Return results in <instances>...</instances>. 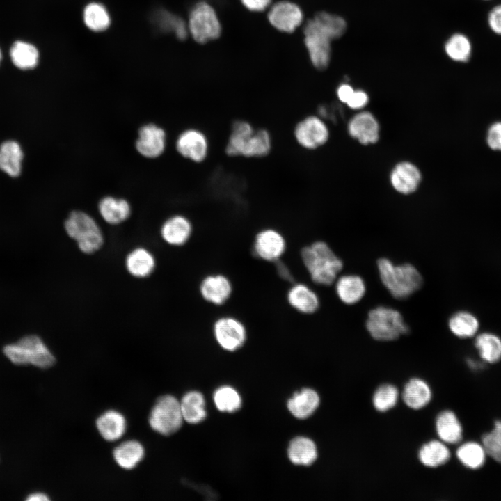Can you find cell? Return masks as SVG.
<instances>
[{
    "mask_svg": "<svg viewBox=\"0 0 501 501\" xmlns=\"http://www.w3.org/2000/svg\"><path fill=\"white\" fill-rule=\"evenodd\" d=\"M10 56L15 66L23 70L33 69L40 59L38 48L31 43L21 40L13 44Z\"/></svg>",
    "mask_w": 501,
    "mask_h": 501,
    "instance_id": "836d02e7",
    "label": "cell"
},
{
    "mask_svg": "<svg viewBox=\"0 0 501 501\" xmlns=\"http://www.w3.org/2000/svg\"><path fill=\"white\" fill-rule=\"evenodd\" d=\"M365 326L370 335L379 341L395 340L409 331L401 314L384 305L377 306L369 312Z\"/></svg>",
    "mask_w": 501,
    "mask_h": 501,
    "instance_id": "8992f818",
    "label": "cell"
},
{
    "mask_svg": "<svg viewBox=\"0 0 501 501\" xmlns=\"http://www.w3.org/2000/svg\"><path fill=\"white\" fill-rule=\"evenodd\" d=\"M166 148V133L160 126L148 123L138 131L135 148L140 155L147 159H156Z\"/></svg>",
    "mask_w": 501,
    "mask_h": 501,
    "instance_id": "7c38bea8",
    "label": "cell"
},
{
    "mask_svg": "<svg viewBox=\"0 0 501 501\" xmlns=\"http://www.w3.org/2000/svg\"><path fill=\"white\" fill-rule=\"evenodd\" d=\"M447 56L452 60L465 62L468 60L471 47L468 39L463 35L456 33L452 35L445 45Z\"/></svg>",
    "mask_w": 501,
    "mask_h": 501,
    "instance_id": "ab89813d",
    "label": "cell"
},
{
    "mask_svg": "<svg viewBox=\"0 0 501 501\" xmlns=\"http://www.w3.org/2000/svg\"><path fill=\"white\" fill-rule=\"evenodd\" d=\"M1 49H0V62H1Z\"/></svg>",
    "mask_w": 501,
    "mask_h": 501,
    "instance_id": "f907efd6",
    "label": "cell"
},
{
    "mask_svg": "<svg viewBox=\"0 0 501 501\" xmlns=\"http://www.w3.org/2000/svg\"><path fill=\"white\" fill-rule=\"evenodd\" d=\"M244 6L252 11H262L270 4L271 0H241Z\"/></svg>",
    "mask_w": 501,
    "mask_h": 501,
    "instance_id": "bcb514c9",
    "label": "cell"
},
{
    "mask_svg": "<svg viewBox=\"0 0 501 501\" xmlns=\"http://www.w3.org/2000/svg\"><path fill=\"white\" fill-rule=\"evenodd\" d=\"M337 296L344 303L355 304L362 299L366 292L363 279L357 275H344L335 284Z\"/></svg>",
    "mask_w": 501,
    "mask_h": 501,
    "instance_id": "d4e9b609",
    "label": "cell"
},
{
    "mask_svg": "<svg viewBox=\"0 0 501 501\" xmlns=\"http://www.w3.org/2000/svg\"><path fill=\"white\" fill-rule=\"evenodd\" d=\"M349 134L362 144L376 142L379 136V126L374 116L369 112L356 115L348 126Z\"/></svg>",
    "mask_w": 501,
    "mask_h": 501,
    "instance_id": "d6986e66",
    "label": "cell"
},
{
    "mask_svg": "<svg viewBox=\"0 0 501 501\" xmlns=\"http://www.w3.org/2000/svg\"><path fill=\"white\" fill-rule=\"evenodd\" d=\"M187 26L189 33L200 43L217 38L221 31L215 10L206 2H199L191 8Z\"/></svg>",
    "mask_w": 501,
    "mask_h": 501,
    "instance_id": "9c48e42d",
    "label": "cell"
},
{
    "mask_svg": "<svg viewBox=\"0 0 501 501\" xmlns=\"http://www.w3.org/2000/svg\"><path fill=\"white\" fill-rule=\"evenodd\" d=\"M420 180V170L409 162L399 164L395 167L390 175V181L395 189L404 194L415 191Z\"/></svg>",
    "mask_w": 501,
    "mask_h": 501,
    "instance_id": "7402d4cb",
    "label": "cell"
},
{
    "mask_svg": "<svg viewBox=\"0 0 501 501\" xmlns=\"http://www.w3.org/2000/svg\"><path fill=\"white\" fill-rule=\"evenodd\" d=\"M482 442L486 454L501 463V420L496 421L493 429L483 435Z\"/></svg>",
    "mask_w": 501,
    "mask_h": 501,
    "instance_id": "b9f144b4",
    "label": "cell"
},
{
    "mask_svg": "<svg viewBox=\"0 0 501 501\" xmlns=\"http://www.w3.org/2000/svg\"><path fill=\"white\" fill-rule=\"evenodd\" d=\"M183 420L180 401L173 395H165L156 400L148 423L155 432L169 436L180 429Z\"/></svg>",
    "mask_w": 501,
    "mask_h": 501,
    "instance_id": "ba28073f",
    "label": "cell"
},
{
    "mask_svg": "<svg viewBox=\"0 0 501 501\" xmlns=\"http://www.w3.org/2000/svg\"><path fill=\"white\" fill-rule=\"evenodd\" d=\"M275 262H276V267L279 276L287 281H292L293 277L290 273V271L284 263L280 262L278 260Z\"/></svg>",
    "mask_w": 501,
    "mask_h": 501,
    "instance_id": "c3c4849f",
    "label": "cell"
},
{
    "mask_svg": "<svg viewBox=\"0 0 501 501\" xmlns=\"http://www.w3.org/2000/svg\"><path fill=\"white\" fill-rule=\"evenodd\" d=\"M436 428L438 437L444 443L456 444L462 438V426L456 415L451 411H444L438 415Z\"/></svg>",
    "mask_w": 501,
    "mask_h": 501,
    "instance_id": "83f0119b",
    "label": "cell"
},
{
    "mask_svg": "<svg viewBox=\"0 0 501 501\" xmlns=\"http://www.w3.org/2000/svg\"><path fill=\"white\" fill-rule=\"evenodd\" d=\"M192 229L188 218L176 214L168 218L162 223L160 234L167 244L178 246L184 245L189 239Z\"/></svg>",
    "mask_w": 501,
    "mask_h": 501,
    "instance_id": "2e32d148",
    "label": "cell"
},
{
    "mask_svg": "<svg viewBox=\"0 0 501 501\" xmlns=\"http://www.w3.org/2000/svg\"><path fill=\"white\" fill-rule=\"evenodd\" d=\"M354 90L350 85L344 84L337 88V95L341 102L347 104Z\"/></svg>",
    "mask_w": 501,
    "mask_h": 501,
    "instance_id": "7dc6e473",
    "label": "cell"
},
{
    "mask_svg": "<svg viewBox=\"0 0 501 501\" xmlns=\"http://www.w3.org/2000/svg\"><path fill=\"white\" fill-rule=\"evenodd\" d=\"M448 326L456 336L466 338L473 336L477 332L479 321L472 314L461 311L454 313L450 318Z\"/></svg>",
    "mask_w": 501,
    "mask_h": 501,
    "instance_id": "d590c367",
    "label": "cell"
},
{
    "mask_svg": "<svg viewBox=\"0 0 501 501\" xmlns=\"http://www.w3.org/2000/svg\"><path fill=\"white\" fill-rule=\"evenodd\" d=\"M155 267L156 260L154 255L143 247L132 250L125 258V267L128 273L137 278L150 276Z\"/></svg>",
    "mask_w": 501,
    "mask_h": 501,
    "instance_id": "603a6c76",
    "label": "cell"
},
{
    "mask_svg": "<svg viewBox=\"0 0 501 501\" xmlns=\"http://www.w3.org/2000/svg\"><path fill=\"white\" fill-rule=\"evenodd\" d=\"M301 255L312 280L318 285H331L343 268L342 261L321 241L303 248Z\"/></svg>",
    "mask_w": 501,
    "mask_h": 501,
    "instance_id": "7a4b0ae2",
    "label": "cell"
},
{
    "mask_svg": "<svg viewBox=\"0 0 501 501\" xmlns=\"http://www.w3.org/2000/svg\"><path fill=\"white\" fill-rule=\"evenodd\" d=\"M486 143L491 150L501 151V122H495L489 127Z\"/></svg>",
    "mask_w": 501,
    "mask_h": 501,
    "instance_id": "7bdbcfd3",
    "label": "cell"
},
{
    "mask_svg": "<svg viewBox=\"0 0 501 501\" xmlns=\"http://www.w3.org/2000/svg\"><path fill=\"white\" fill-rule=\"evenodd\" d=\"M377 267L383 285L397 299L408 298L423 284L420 273L411 264L395 265L390 260L382 257L378 260Z\"/></svg>",
    "mask_w": 501,
    "mask_h": 501,
    "instance_id": "3957f363",
    "label": "cell"
},
{
    "mask_svg": "<svg viewBox=\"0 0 501 501\" xmlns=\"http://www.w3.org/2000/svg\"><path fill=\"white\" fill-rule=\"evenodd\" d=\"M95 424L100 436L110 442L122 438L127 429L125 416L116 410L104 411L97 418Z\"/></svg>",
    "mask_w": 501,
    "mask_h": 501,
    "instance_id": "44dd1931",
    "label": "cell"
},
{
    "mask_svg": "<svg viewBox=\"0 0 501 501\" xmlns=\"http://www.w3.org/2000/svg\"><path fill=\"white\" fill-rule=\"evenodd\" d=\"M144 456V447L136 440H125L113 450L116 463L125 470H132L136 467Z\"/></svg>",
    "mask_w": 501,
    "mask_h": 501,
    "instance_id": "4316f807",
    "label": "cell"
},
{
    "mask_svg": "<svg viewBox=\"0 0 501 501\" xmlns=\"http://www.w3.org/2000/svg\"><path fill=\"white\" fill-rule=\"evenodd\" d=\"M286 243L283 236L273 228L259 232L255 239L253 250L256 256L270 262L278 260L284 253Z\"/></svg>",
    "mask_w": 501,
    "mask_h": 501,
    "instance_id": "9a60e30c",
    "label": "cell"
},
{
    "mask_svg": "<svg viewBox=\"0 0 501 501\" xmlns=\"http://www.w3.org/2000/svg\"><path fill=\"white\" fill-rule=\"evenodd\" d=\"M319 397L316 391L304 388L296 392L287 401L289 412L298 419H306L311 416L319 404Z\"/></svg>",
    "mask_w": 501,
    "mask_h": 501,
    "instance_id": "484cf974",
    "label": "cell"
},
{
    "mask_svg": "<svg viewBox=\"0 0 501 501\" xmlns=\"http://www.w3.org/2000/svg\"><path fill=\"white\" fill-rule=\"evenodd\" d=\"M287 452L289 460L295 465L310 466L317 458L316 445L311 439L303 436L294 438Z\"/></svg>",
    "mask_w": 501,
    "mask_h": 501,
    "instance_id": "4dcf8cb0",
    "label": "cell"
},
{
    "mask_svg": "<svg viewBox=\"0 0 501 501\" xmlns=\"http://www.w3.org/2000/svg\"><path fill=\"white\" fill-rule=\"evenodd\" d=\"M488 22L494 32L501 34V6H497L491 10Z\"/></svg>",
    "mask_w": 501,
    "mask_h": 501,
    "instance_id": "f6af8a7d",
    "label": "cell"
},
{
    "mask_svg": "<svg viewBox=\"0 0 501 501\" xmlns=\"http://www.w3.org/2000/svg\"><path fill=\"white\" fill-rule=\"evenodd\" d=\"M178 154L194 163L203 162L209 151V142L207 135L197 128H187L181 132L175 141Z\"/></svg>",
    "mask_w": 501,
    "mask_h": 501,
    "instance_id": "30bf717a",
    "label": "cell"
},
{
    "mask_svg": "<svg viewBox=\"0 0 501 501\" xmlns=\"http://www.w3.org/2000/svg\"><path fill=\"white\" fill-rule=\"evenodd\" d=\"M418 456L425 466L436 468L449 461L450 452L444 442L431 440L422 446Z\"/></svg>",
    "mask_w": 501,
    "mask_h": 501,
    "instance_id": "e575fe53",
    "label": "cell"
},
{
    "mask_svg": "<svg viewBox=\"0 0 501 501\" xmlns=\"http://www.w3.org/2000/svg\"><path fill=\"white\" fill-rule=\"evenodd\" d=\"M475 345L484 361L493 363L501 359V340L496 335L481 333L476 337Z\"/></svg>",
    "mask_w": 501,
    "mask_h": 501,
    "instance_id": "8d00e7d4",
    "label": "cell"
},
{
    "mask_svg": "<svg viewBox=\"0 0 501 501\" xmlns=\"http://www.w3.org/2000/svg\"><path fill=\"white\" fill-rule=\"evenodd\" d=\"M272 145L268 130L255 129L249 122L237 120L231 126L225 152L233 157L262 158L270 153Z\"/></svg>",
    "mask_w": 501,
    "mask_h": 501,
    "instance_id": "6da1fadb",
    "label": "cell"
},
{
    "mask_svg": "<svg viewBox=\"0 0 501 501\" xmlns=\"http://www.w3.org/2000/svg\"><path fill=\"white\" fill-rule=\"evenodd\" d=\"M304 41L313 65L319 70L326 68L331 58V42L335 40L327 26L315 16L304 27Z\"/></svg>",
    "mask_w": 501,
    "mask_h": 501,
    "instance_id": "52a82bcc",
    "label": "cell"
},
{
    "mask_svg": "<svg viewBox=\"0 0 501 501\" xmlns=\"http://www.w3.org/2000/svg\"><path fill=\"white\" fill-rule=\"evenodd\" d=\"M97 208L103 220L111 225L122 223L129 218L132 212L131 205L126 199L112 196L102 198Z\"/></svg>",
    "mask_w": 501,
    "mask_h": 501,
    "instance_id": "ffe728a7",
    "label": "cell"
},
{
    "mask_svg": "<svg viewBox=\"0 0 501 501\" xmlns=\"http://www.w3.org/2000/svg\"><path fill=\"white\" fill-rule=\"evenodd\" d=\"M287 297L292 308L304 314L314 313L319 306L316 293L303 283L294 284L289 289Z\"/></svg>",
    "mask_w": 501,
    "mask_h": 501,
    "instance_id": "cb8c5ba5",
    "label": "cell"
},
{
    "mask_svg": "<svg viewBox=\"0 0 501 501\" xmlns=\"http://www.w3.org/2000/svg\"><path fill=\"white\" fill-rule=\"evenodd\" d=\"M456 456L466 467L477 469L484 464L486 453L482 445L468 442L457 449Z\"/></svg>",
    "mask_w": 501,
    "mask_h": 501,
    "instance_id": "74e56055",
    "label": "cell"
},
{
    "mask_svg": "<svg viewBox=\"0 0 501 501\" xmlns=\"http://www.w3.org/2000/svg\"><path fill=\"white\" fill-rule=\"evenodd\" d=\"M216 408L223 412H234L239 409L241 404L239 393L230 386H222L214 394Z\"/></svg>",
    "mask_w": 501,
    "mask_h": 501,
    "instance_id": "f35d334b",
    "label": "cell"
},
{
    "mask_svg": "<svg viewBox=\"0 0 501 501\" xmlns=\"http://www.w3.org/2000/svg\"><path fill=\"white\" fill-rule=\"evenodd\" d=\"M404 403L411 408L418 410L427 406L431 400L429 385L422 379L413 378L405 385L402 393Z\"/></svg>",
    "mask_w": 501,
    "mask_h": 501,
    "instance_id": "f1b7e54d",
    "label": "cell"
},
{
    "mask_svg": "<svg viewBox=\"0 0 501 501\" xmlns=\"http://www.w3.org/2000/svg\"><path fill=\"white\" fill-rule=\"evenodd\" d=\"M293 135L301 148L314 150L327 141L329 133L327 126L320 118L308 116L296 124Z\"/></svg>",
    "mask_w": 501,
    "mask_h": 501,
    "instance_id": "8fae6325",
    "label": "cell"
},
{
    "mask_svg": "<svg viewBox=\"0 0 501 501\" xmlns=\"http://www.w3.org/2000/svg\"><path fill=\"white\" fill-rule=\"evenodd\" d=\"M64 228L85 254L95 253L104 244L103 233L97 221L84 211H72L64 222Z\"/></svg>",
    "mask_w": 501,
    "mask_h": 501,
    "instance_id": "277c9868",
    "label": "cell"
},
{
    "mask_svg": "<svg viewBox=\"0 0 501 501\" xmlns=\"http://www.w3.org/2000/svg\"><path fill=\"white\" fill-rule=\"evenodd\" d=\"M398 397V390L395 386L391 384L382 385L373 395L374 406L379 411H387L395 406Z\"/></svg>",
    "mask_w": 501,
    "mask_h": 501,
    "instance_id": "60d3db41",
    "label": "cell"
},
{
    "mask_svg": "<svg viewBox=\"0 0 501 501\" xmlns=\"http://www.w3.org/2000/svg\"><path fill=\"white\" fill-rule=\"evenodd\" d=\"M214 335L218 344L225 350L234 351L242 347L246 340L244 324L232 317H223L214 324Z\"/></svg>",
    "mask_w": 501,
    "mask_h": 501,
    "instance_id": "4fadbf2b",
    "label": "cell"
},
{
    "mask_svg": "<svg viewBox=\"0 0 501 501\" xmlns=\"http://www.w3.org/2000/svg\"><path fill=\"white\" fill-rule=\"evenodd\" d=\"M22 159V150L16 141H7L0 145V170L9 176L20 174Z\"/></svg>",
    "mask_w": 501,
    "mask_h": 501,
    "instance_id": "f546056e",
    "label": "cell"
},
{
    "mask_svg": "<svg viewBox=\"0 0 501 501\" xmlns=\"http://www.w3.org/2000/svg\"><path fill=\"white\" fill-rule=\"evenodd\" d=\"M26 500L27 501H47L49 500V498L43 493L37 492L29 495Z\"/></svg>",
    "mask_w": 501,
    "mask_h": 501,
    "instance_id": "681fc988",
    "label": "cell"
},
{
    "mask_svg": "<svg viewBox=\"0 0 501 501\" xmlns=\"http://www.w3.org/2000/svg\"><path fill=\"white\" fill-rule=\"evenodd\" d=\"M180 403L183 419L188 423L198 424L205 419V402L200 392H188L182 397Z\"/></svg>",
    "mask_w": 501,
    "mask_h": 501,
    "instance_id": "d6a6232c",
    "label": "cell"
},
{
    "mask_svg": "<svg viewBox=\"0 0 501 501\" xmlns=\"http://www.w3.org/2000/svg\"><path fill=\"white\" fill-rule=\"evenodd\" d=\"M6 356L17 365H32L41 369L52 367L56 358L42 340L34 335H26L3 348Z\"/></svg>",
    "mask_w": 501,
    "mask_h": 501,
    "instance_id": "5b68a950",
    "label": "cell"
},
{
    "mask_svg": "<svg viewBox=\"0 0 501 501\" xmlns=\"http://www.w3.org/2000/svg\"><path fill=\"white\" fill-rule=\"evenodd\" d=\"M368 102V96L363 90H354L351 97L347 102L349 107L353 109H359L364 107Z\"/></svg>",
    "mask_w": 501,
    "mask_h": 501,
    "instance_id": "ee69618b",
    "label": "cell"
},
{
    "mask_svg": "<svg viewBox=\"0 0 501 501\" xmlns=\"http://www.w3.org/2000/svg\"><path fill=\"white\" fill-rule=\"evenodd\" d=\"M232 285L223 275H210L205 277L200 285L202 298L212 304L220 305L226 302L232 293Z\"/></svg>",
    "mask_w": 501,
    "mask_h": 501,
    "instance_id": "ac0fdd59",
    "label": "cell"
},
{
    "mask_svg": "<svg viewBox=\"0 0 501 501\" xmlns=\"http://www.w3.org/2000/svg\"><path fill=\"white\" fill-rule=\"evenodd\" d=\"M303 15L294 3L282 1L275 3L268 13L269 22L278 30L290 33L302 22Z\"/></svg>",
    "mask_w": 501,
    "mask_h": 501,
    "instance_id": "5bb4252c",
    "label": "cell"
},
{
    "mask_svg": "<svg viewBox=\"0 0 501 501\" xmlns=\"http://www.w3.org/2000/svg\"><path fill=\"white\" fill-rule=\"evenodd\" d=\"M152 23L161 33H173L180 40L185 39L189 33L187 24L180 17L162 9L154 12Z\"/></svg>",
    "mask_w": 501,
    "mask_h": 501,
    "instance_id": "1f68e13d",
    "label": "cell"
},
{
    "mask_svg": "<svg viewBox=\"0 0 501 501\" xmlns=\"http://www.w3.org/2000/svg\"><path fill=\"white\" fill-rule=\"evenodd\" d=\"M81 18L85 27L95 33L106 31L112 24L109 10L105 4L98 1H91L85 4Z\"/></svg>",
    "mask_w": 501,
    "mask_h": 501,
    "instance_id": "e0dca14e",
    "label": "cell"
}]
</instances>
